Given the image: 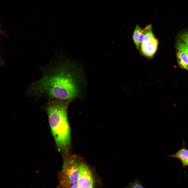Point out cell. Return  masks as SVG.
Returning a JSON list of instances; mask_svg holds the SVG:
<instances>
[{
	"label": "cell",
	"mask_w": 188,
	"mask_h": 188,
	"mask_svg": "<svg viewBox=\"0 0 188 188\" xmlns=\"http://www.w3.org/2000/svg\"><path fill=\"white\" fill-rule=\"evenodd\" d=\"M128 188H144L140 182L136 181L131 184Z\"/></svg>",
	"instance_id": "12"
},
{
	"label": "cell",
	"mask_w": 188,
	"mask_h": 188,
	"mask_svg": "<svg viewBox=\"0 0 188 188\" xmlns=\"http://www.w3.org/2000/svg\"><path fill=\"white\" fill-rule=\"evenodd\" d=\"M152 29L151 24L146 25L144 28L137 24L134 30L132 39L136 48L139 51L143 38L145 34L150 30Z\"/></svg>",
	"instance_id": "6"
},
{
	"label": "cell",
	"mask_w": 188,
	"mask_h": 188,
	"mask_svg": "<svg viewBox=\"0 0 188 188\" xmlns=\"http://www.w3.org/2000/svg\"><path fill=\"white\" fill-rule=\"evenodd\" d=\"M177 48L178 50L184 52L188 59V46L179 40L177 42Z\"/></svg>",
	"instance_id": "10"
},
{
	"label": "cell",
	"mask_w": 188,
	"mask_h": 188,
	"mask_svg": "<svg viewBox=\"0 0 188 188\" xmlns=\"http://www.w3.org/2000/svg\"><path fill=\"white\" fill-rule=\"evenodd\" d=\"M81 162L76 156L66 157L64 161L60 173L71 183H77Z\"/></svg>",
	"instance_id": "3"
},
{
	"label": "cell",
	"mask_w": 188,
	"mask_h": 188,
	"mask_svg": "<svg viewBox=\"0 0 188 188\" xmlns=\"http://www.w3.org/2000/svg\"><path fill=\"white\" fill-rule=\"evenodd\" d=\"M158 44V40L155 37L151 29L144 36L139 51L146 58H152L156 52Z\"/></svg>",
	"instance_id": "4"
},
{
	"label": "cell",
	"mask_w": 188,
	"mask_h": 188,
	"mask_svg": "<svg viewBox=\"0 0 188 188\" xmlns=\"http://www.w3.org/2000/svg\"><path fill=\"white\" fill-rule=\"evenodd\" d=\"M180 37L182 42L188 46V32L181 34Z\"/></svg>",
	"instance_id": "11"
},
{
	"label": "cell",
	"mask_w": 188,
	"mask_h": 188,
	"mask_svg": "<svg viewBox=\"0 0 188 188\" xmlns=\"http://www.w3.org/2000/svg\"><path fill=\"white\" fill-rule=\"evenodd\" d=\"M40 69L43 76L30 85L27 91L29 96L68 101L81 96L84 85V73L75 63L54 58Z\"/></svg>",
	"instance_id": "1"
},
{
	"label": "cell",
	"mask_w": 188,
	"mask_h": 188,
	"mask_svg": "<svg viewBox=\"0 0 188 188\" xmlns=\"http://www.w3.org/2000/svg\"><path fill=\"white\" fill-rule=\"evenodd\" d=\"M77 183L78 188H94L93 174L85 163L81 162L80 164Z\"/></svg>",
	"instance_id": "5"
},
{
	"label": "cell",
	"mask_w": 188,
	"mask_h": 188,
	"mask_svg": "<svg viewBox=\"0 0 188 188\" xmlns=\"http://www.w3.org/2000/svg\"><path fill=\"white\" fill-rule=\"evenodd\" d=\"M177 57L180 66L184 69L188 70V59L185 53L182 51L178 50Z\"/></svg>",
	"instance_id": "8"
},
{
	"label": "cell",
	"mask_w": 188,
	"mask_h": 188,
	"mask_svg": "<svg viewBox=\"0 0 188 188\" xmlns=\"http://www.w3.org/2000/svg\"><path fill=\"white\" fill-rule=\"evenodd\" d=\"M185 142H183L182 148L179 150L175 154L169 155L172 158L180 160L184 167L188 166V149L185 148Z\"/></svg>",
	"instance_id": "7"
},
{
	"label": "cell",
	"mask_w": 188,
	"mask_h": 188,
	"mask_svg": "<svg viewBox=\"0 0 188 188\" xmlns=\"http://www.w3.org/2000/svg\"><path fill=\"white\" fill-rule=\"evenodd\" d=\"M70 101L51 99L47 111L52 135L58 150L66 156L70 145V131L67 116V109Z\"/></svg>",
	"instance_id": "2"
},
{
	"label": "cell",
	"mask_w": 188,
	"mask_h": 188,
	"mask_svg": "<svg viewBox=\"0 0 188 188\" xmlns=\"http://www.w3.org/2000/svg\"><path fill=\"white\" fill-rule=\"evenodd\" d=\"M60 173L59 188H78L77 183L72 184L70 183Z\"/></svg>",
	"instance_id": "9"
}]
</instances>
